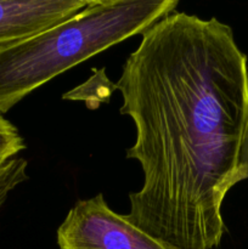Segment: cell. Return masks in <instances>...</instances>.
<instances>
[{
    "mask_svg": "<svg viewBox=\"0 0 248 249\" xmlns=\"http://www.w3.org/2000/svg\"><path fill=\"white\" fill-rule=\"evenodd\" d=\"M116 90V84H112L106 75V70L102 68L95 72V74L80 87L71 90L63 95L65 100H83L90 102V99L94 100L92 108H96L100 102L108 101L111 92Z\"/></svg>",
    "mask_w": 248,
    "mask_h": 249,
    "instance_id": "5b68a950",
    "label": "cell"
},
{
    "mask_svg": "<svg viewBox=\"0 0 248 249\" xmlns=\"http://www.w3.org/2000/svg\"><path fill=\"white\" fill-rule=\"evenodd\" d=\"M60 249H175L107 206L104 195L79 199L57 229Z\"/></svg>",
    "mask_w": 248,
    "mask_h": 249,
    "instance_id": "3957f363",
    "label": "cell"
},
{
    "mask_svg": "<svg viewBox=\"0 0 248 249\" xmlns=\"http://www.w3.org/2000/svg\"><path fill=\"white\" fill-rule=\"evenodd\" d=\"M177 0H91L72 18L0 45V114L61 73L142 34L175 12Z\"/></svg>",
    "mask_w": 248,
    "mask_h": 249,
    "instance_id": "7a4b0ae2",
    "label": "cell"
},
{
    "mask_svg": "<svg viewBox=\"0 0 248 249\" xmlns=\"http://www.w3.org/2000/svg\"><path fill=\"white\" fill-rule=\"evenodd\" d=\"M27 165V160L19 157L0 162V208L10 192L28 179Z\"/></svg>",
    "mask_w": 248,
    "mask_h": 249,
    "instance_id": "8992f818",
    "label": "cell"
},
{
    "mask_svg": "<svg viewBox=\"0 0 248 249\" xmlns=\"http://www.w3.org/2000/svg\"><path fill=\"white\" fill-rule=\"evenodd\" d=\"M246 179H248V123L246 126L245 134H243L242 142H241L235 174L231 179V187Z\"/></svg>",
    "mask_w": 248,
    "mask_h": 249,
    "instance_id": "ba28073f",
    "label": "cell"
},
{
    "mask_svg": "<svg viewBox=\"0 0 248 249\" xmlns=\"http://www.w3.org/2000/svg\"><path fill=\"white\" fill-rule=\"evenodd\" d=\"M26 148L16 126L0 114V162L15 158Z\"/></svg>",
    "mask_w": 248,
    "mask_h": 249,
    "instance_id": "52a82bcc",
    "label": "cell"
},
{
    "mask_svg": "<svg viewBox=\"0 0 248 249\" xmlns=\"http://www.w3.org/2000/svg\"><path fill=\"white\" fill-rule=\"evenodd\" d=\"M143 184L126 220L175 249H213L248 123V58L230 26L173 12L141 34L116 84Z\"/></svg>",
    "mask_w": 248,
    "mask_h": 249,
    "instance_id": "6da1fadb",
    "label": "cell"
},
{
    "mask_svg": "<svg viewBox=\"0 0 248 249\" xmlns=\"http://www.w3.org/2000/svg\"><path fill=\"white\" fill-rule=\"evenodd\" d=\"M91 0H0V45L29 38L62 23Z\"/></svg>",
    "mask_w": 248,
    "mask_h": 249,
    "instance_id": "277c9868",
    "label": "cell"
}]
</instances>
